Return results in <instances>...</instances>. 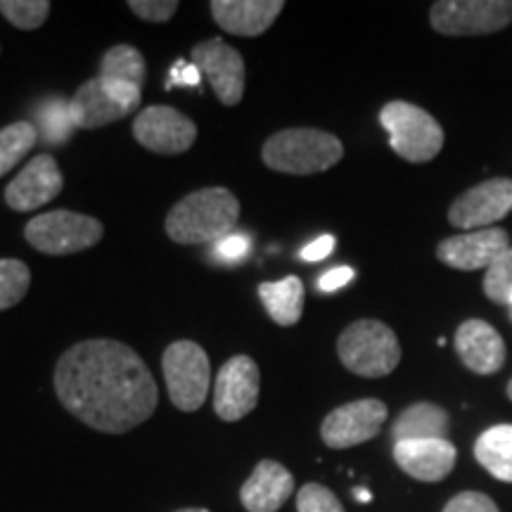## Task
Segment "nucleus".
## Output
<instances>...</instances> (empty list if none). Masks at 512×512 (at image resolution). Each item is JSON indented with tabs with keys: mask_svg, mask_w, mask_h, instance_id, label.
Listing matches in <instances>:
<instances>
[{
	"mask_svg": "<svg viewBox=\"0 0 512 512\" xmlns=\"http://www.w3.org/2000/svg\"><path fill=\"white\" fill-rule=\"evenodd\" d=\"M176 512H209L207 508H183V510H176Z\"/></svg>",
	"mask_w": 512,
	"mask_h": 512,
	"instance_id": "38",
	"label": "nucleus"
},
{
	"mask_svg": "<svg viewBox=\"0 0 512 512\" xmlns=\"http://www.w3.org/2000/svg\"><path fill=\"white\" fill-rule=\"evenodd\" d=\"M249 249H252V240L242 233H233L228 235V238L216 242L214 254L219 256L223 264H238V261L247 259Z\"/></svg>",
	"mask_w": 512,
	"mask_h": 512,
	"instance_id": "33",
	"label": "nucleus"
},
{
	"mask_svg": "<svg viewBox=\"0 0 512 512\" xmlns=\"http://www.w3.org/2000/svg\"><path fill=\"white\" fill-rule=\"evenodd\" d=\"M453 347L463 366L475 375H496L508 358L501 332L479 318H470L460 325L453 337Z\"/></svg>",
	"mask_w": 512,
	"mask_h": 512,
	"instance_id": "17",
	"label": "nucleus"
},
{
	"mask_svg": "<svg viewBox=\"0 0 512 512\" xmlns=\"http://www.w3.org/2000/svg\"><path fill=\"white\" fill-rule=\"evenodd\" d=\"M98 76L102 81L121 83V86L140 91L145 83V57L140 55L138 48L121 43L102 55Z\"/></svg>",
	"mask_w": 512,
	"mask_h": 512,
	"instance_id": "24",
	"label": "nucleus"
},
{
	"mask_svg": "<svg viewBox=\"0 0 512 512\" xmlns=\"http://www.w3.org/2000/svg\"><path fill=\"white\" fill-rule=\"evenodd\" d=\"M105 228L98 219L69 209L36 216L24 228V238L34 249L48 256H67L98 245Z\"/></svg>",
	"mask_w": 512,
	"mask_h": 512,
	"instance_id": "7",
	"label": "nucleus"
},
{
	"mask_svg": "<svg viewBox=\"0 0 512 512\" xmlns=\"http://www.w3.org/2000/svg\"><path fill=\"white\" fill-rule=\"evenodd\" d=\"M380 124L389 133V145L411 164L432 162L444 147V128L430 112L406 100H392L382 107Z\"/></svg>",
	"mask_w": 512,
	"mask_h": 512,
	"instance_id": "5",
	"label": "nucleus"
},
{
	"mask_svg": "<svg viewBox=\"0 0 512 512\" xmlns=\"http://www.w3.org/2000/svg\"><path fill=\"white\" fill-rule=\"evenodd\" d=\"M261 373L252 356H233L223 363L214 380V411L221 420L247 418L259 403Z\"/></svg>",
	"mask_w": 512,
	"mask_h": 512,
	"instance_id": "9",
	"label": "nucleus"
},
{
	"mask_svg": "<svg viewBox=\"0 0 512 512\" xmlns=\"http://www.w3.org/2000/svg\"><path fill=\"white\" fill-rule=\"evenodd\" d=\"M202 81V72L195 67V64H185V62H176L171 67L169 79H166V88L174 86H197Z\"/></svg>",
	"mask_w": 512,
	"mask_h": 512,
	"instance_id": "35",
	"label": "nucleus"
},
{
	"mask_svg": "<svg viewBox=\"0 0 512 512\" xmlns=\"http://www.w3.org/2000/svg\"><path fill=\"white\" fill-rule=\"evenodd\" d=\"M354 496H356L358 501H361V503H368V501H370V494H368L366 489H356V491H354Z\"/></svg>",
	"mask_w": 512,
	"mask_h": 512,
	"instance_id": "37",
	"label": "nucleus"
},
{
	"mask_svg": "<svg viewBox=\"0 0 512 512\" xmlns=\"http://www.w3.org/2000/svg\"><path fill=\"white\" fill-rule=\"evenodd\" d=\"M133 138L155 155H183L197 140V126L176 107L152 105L133 121Z\"/></svg>",
	"mask_w": 512,
	"mask_h": 512,
	"instance_id": "11",
	"label": "nucleus"
},
{
	"mask_svg": "<svg viewBox=\"0 0 512 512\" xmlns=\"http://www.w3.org/2000/svg\"><path fill=\"white\" fill-rule=\"evenodd\" d=\"M510 249V235L503 228H484L453 235L439 242L437 259L456 271H486Z\"/></svg>",
	"mask_w": 512,
	"mask_h": 512,
	"instance_id": "14",
	"label": "nucleus"
},
{
	"mask_svg": "<svg viewBox=\"0 0 512 512\" xmlns=\"http://www.w3.org/2000/svg\"><path fill=\"white\" fill-rule=\"evenodd\" d=\"M38 143V131L29 121H15L0 128V178L10 174Z\"/></svg>",
	"mask_w": 512,
	"mask_h": 512,
	"instance_id": "25",
	"label": "nucleus"
},
{
	"mask_svg": "<svg viewBox=\"0 0 512 512\" xmlns=\"http://www.w3.org/2000/svg\"><path fill=\"white\" fill-rule=\"evenodd\" d=\"M444 512H501L498 505L482 491H463L446 503Z\"/></svg>",
	"mask_w": 512,
	"mask_h": 512,
	"instance_id": "32",
	"label": "nucleus"
},
{
	"mask_svg": "<svg viewBox=\"0 0 512 512\" xmlns=\"http://www.w3.org/2000/svg\"><path fill=\"white\" fill-rule=\"evenodd\" d=\"M192 64L207 76L209 86L223 105H240L245 95V60L238 50L221 38H209L192 48Z\"/></svg>",
	"mask_w": 512,
	"mask_h": 512,
	"instance_id": "13",
	"label": "nucleus"
},
{
	"mask_svg": "<svg viewBox=\"0 0 512 512\" xmlns=\"http://www.w3.org/2000/svg\"><path fill=\"white\" fill-rule=\"evenodd\" d=\"M69 112H72L76 128L93 131V128H102L128 117L133 110L114 100L100 76H93V79L83 81L79 91L74 93V98L69 100Z\"/></svg>",
	"mask_w": 512,
	"mask_h": 512,
	"instance_id": "20",
	"label": "nucleus"
},
{
	"mask_svg": "<svg viewBox=\"0 0 512 512\" xmlns=\"http://www.w3.org/2000/svg\"><path fill=\"white\" fill-rule=\"evenodd\" d=\"M512 211V178H489L458 195L448 207V223L460 230L494 228Z\"/></svg>",
	"mask_w": 512,
	"mask_h": 512,
	"instance_id": "10",
	"label": "nucleus"
},
{
	"mask_svg": "<svg viewBox=\"0 0 512 512\" xmlns=\"http://www.w3.org/2000/svg\"><path fill=\"white\" fill-rule=\"evenodd\" d=\"M475 458L498 482L512 484V425H496L479 434Z\"/></svg>",
	"mask_w": 512,
	"mask_h": 512,
	"instance_id": "23",
	"label": "nucleus"
},
{
	"mask_svg": "<svg viewBox=\"0 0 512 512\" xmlns=\"http://www.w3.org/2000/svg\"><path fill=\"white\" fill-rule=\"evenodd\" d=\"M259 299L264 302L273 323L290 328L302 320L304 313V283L297 275H287L278 283H261Z\"/></svg>",
	"mask_w": 512,
	"mask_h": 512,
	"instance_id": "22",
	"label": "nucleus"
},
{
	"mask_svg": "<svg viewBox=\"0 0 512 512\" xmlns=\"http://www.w3.org/2000/svg\"><path fill=\"white\" fill-rule=\"evenodd\" d=\"M508 309H510V320H512V297H510V304H508Z\"/></svg>",
	"mask_w": 512,
	"mask_h": 512,
	"instance_id": "40",
	"label": "nucleus"
},
{
	"mask_svg": "<svg viewBox=\"0 0 512 512\" xmlns=\"http://www.w3.org/2000/svg\"><path fill=\"white\" fill-rule=\"evenodd\" d=\"M214 22L233 36L254 38L266 34L285 10L283 0H214L209 5Z\"/></svg>",
	"mask_w": 512,
	"mask_h": 512,
	"instance_id": "18",
	"label": "nucleus"
},
{
	"mask_svg": "<svg viewBox=\"0 0 512 512\" xmlns=\"http://www.w3.org/2000/svg\"><path fill=\"white\" fill-rule=\"evenodd\" d=\"M332 249H335V238L332 235H320L313 242H309L299 256H302L304 261H323L325 256L332 254Z\"/></svg>",
	"mask_w": 512,
	"mask_h": 512,
	"instance_id": "36",
	"label": "nucleus"
},
{
	"mask_svg": "<svg viewBox=\"0 0 512 512\" xmlns=\"http://www.w3.org/2000/svg\"><path fill=\"white\" fill-rule=\"evenodd\" d=\"M297 512H344V508L328 486L311 482L299 489Z\"/></svg>",
	"mask_w": 512,
	"mask_h": 512,
	"instance_id": "30",
	"label": "nucleus"
},
{
	"mask_svg": "<svg viewBox=\"0 0 512 512\" xmlns=\"http://www.w3.org/2000/svg\"><path fill=\"white\" fill-rule=\"evenodd\" d=\"M344 145L320 128H285L264 143L261 159L271 171L290 176L323 174L342 162Z\"/></svg>",
	"mask_w": 512,
	"mask_h": 512,
	"instance_id": "3",
	"label": "nucleus"
},
{
	"mask_svg": "<svg viewBox=\"0 0 512 512\" xmlns=\"http://www.w3.org/2000/svg\"><path fill=\"white\" fill-rule=\"evenodd\" d=\"M162 370L169 399L178 411H200L202 403L207 401L211 384V363L207 351L190 339H178L166 347Z\"/></svg>",
	"mask_w": 512,
	"mask_h": 512,
	"instance_id": "6",
	"label": "nucleus"
},
{
	"mask_svg": "<svg viewBox=\"0 0 512 512\" xmlns=\"http://www.w3.org/2000/svg\"><path fill=\"white\" fill-rule=\"evenodd\" d=\"M354 268L349 266H339V268H332V271L323 273L318 278V290L323 294H330V292H337L342 290L344 285H349L351 280H354Z\"/></svg>",
	"mask_w": 512,
	"mask_h": 512,
	"instance_id": "34",
	"label": "nucleus"
},
{
	"mask_svg": "<svg viewBox=\"0 0 512 512\" xmlns=\"http://www.w3.org/2000/svg\"><path fill=\"white\" fill-rule=\"evenodd\" d=\"M31 287V271L19 259H0V311L12 309L27 297Z\"/></svg>",
	"mask_w": 512,
	"mask_h": 512,
	"instance_id": "26",
	"label": "nucleus"
},
{
	"mask_svg": "<svg viewBox=\"0 0 512 512\" xmlns=\"http://www.w3.org/2000/svg\"><path fill=\"white\" fill-rule=\"evenodd\" d=\"M508 399H510V401H512V380H510V382H508Z\"/></svg>",
	"mask_w": 512,
	"mask_h": 512,
	"instance_id": "39",
	"label": "nucleus"
},
{
	"mask_svg": "<svg viewBox=\"0 0 512 512\" xmlns=\"http://www.w3.org/2000/svg\"><path fill=\"white\" fill-rule=\"evenodd\" d=\"M64 188V178L50 155H38L12 178L5 188V204L15 211H34L55 200Z\"/></svg>",
	"mask_w": 512,
	"mask_h": 512,
	"instance_id": "15",
	"label": "nucleus"
},
{
	"mask_svg": "<svg viewBox=\"0 0 512 512\" xmlns=\"http://www.w3.org/2000/svg\"><path fill=\"white\" fill-rule=\"evenodd\" d=\"M74 121L72 112H69V102L62 100H50L38 110V126L36 131H41V136L53 145H62L64 140L72 138L74 133Z\"/></svg>",
	"mask_w": 512,
	"mask_h": 512,
	"instance_id": "27",
	"label": "nucleus"
},
{
	"mask_svg": "<svg viewBox=\"0 0 512 512\" xmlns=\"http://www.w3.org/2000/svg\"><path fill=\"white\" fill-rule=\"evenodd\" d=\"M342 366L358 377H387L401 363V344L396 332L382 320L361 318L337 339Z\"/></svg>",
	"mask_w": 512,
	"mask_h": 512,
	"instance_id": "4",
	"label": "nucleus"
},
{
	"mask_svg": "<svg viewBox=\"0 0 512 512\" xmlns=\"http://www.w3.org/2000/svg\"><path fill=\"white\" fill-rule=\"evenodd\" d=\"M456 458L458 448L448 439H408L394 444L396 465L425 484H437L451 475Z\"/></svg>",
	"mask_w": 512,
	"mask_h": 512,
	"instance_id": "16",
	"label": "nucleus"
},
{
	"mask_svg": "<svg viewBox=\"0 0 512 512\" xmlns=\"http://www.w3.org/2000/svg\"><path fill=\"white\" fill-rule=\"evenodd\" d=\"M451 430V418L444 408L437 403L420 401L408 406L392 425V439L408 441V439H448Z\"/></svg>",
	"mask_w": 512,
	"mask_h": 512,
	"instance_id": "21",
	"label": "nucleus"
},
{
	"mask_svg": "<svg viewBox=\"0 0 512 512\" xmlns=\"http://www.w3.org/2000/svg\"><path fill=\"white\" fill-rule=\"evenodd\" d=\"M0 15L8 19L12 27L36 31L46 24L50 3L48 0H0Z\"/></svg>",
	"mask_w": 512,
	"mask_h": 512,
	"instance_id": "28",
	"label": "nucleus"
},
{
	"mask_svg": "<svg viewBox=\"0 0 512 512\" xmlns=\"http://www.w3.org/2000/svg\"><path fill=\"white\" fill-rule=\"evenodd\" d=\"M512 22V0H439L430 24L441 36H489Z\"/></svg>",
	"mask_w": 512,
	"mask_h": 512,
	"instance_id": "8",
	"label": "nucleus"
},
{
	"mask_svg": "<svg viewBox=\"0 0 512 512\" xmlns=\"http://www.w3.org/2000/svg\"><path fill=\"white\" fill-rule=\"evenodd\" d=\"M128 8L133 10L136 17L145 19V22L162 24L176 15L178 3L176 0H128Z\"/></svg>",
	"mask_w": 512,
	"mask_h": 512,
	"instance_id": "31",
	"label": "nucleus"
},
{
	"mask_svg": "<svg viewBox=\"0 0 512 512\" xmlns=\"http://www.w3.org/2000/svg\"><path fill=\"white\" fill-rule=\"evenodd\" d=\"M57 399L76 420L105 434H126L157 411L159 389L138 351L117 339H86L55 366Z\"/></svg>",
	"mask_w": 512,
	"mask_h": 512,
	"instance_id": "1",
	"label": "nucleus"
},
{
	"mask_svg": "<svg viewBox=\"0 0 512 512\" xmlns=\"http://www.w3.org/2000/svg\"><path fill=\"white\" fill-rule=\"evenodd\" d=\"M387 403L380 399H358L325 415L320 437L330 448H351L375 439L387 422Z\"/></svg>",
	"mask_w": 512,
	"mask_h": 512,
	"instance_id": "12",
	"label": "nucleus"
},
{
	"mask_svg": "<svg viewBox=\"0 0 512 512\" xmlns=\"http://www.w3.org/2000/svg\"><path fill=\"white\" fill-rule=\"evenodd\" d=\"M484 294L489 302L508 306L512 297V247L501 259L486 268L484 275Z\"/></svg>",
	"mask_w": 512,
	"mask_h": 512,
	"instance_id": "29",
	"label": "nucleus"
},
{
	"mask_svg": "<svg viewBox=\"0 0 512 512\" xmlns=\"http://www.w3.org/2000/svg\"><path fill=\"white\" fill-rule=\"evenodd\" d=\"M240 200L228 188H202L185 195L166 214V235L176 245H204L233 235Z\"/></svg>",
	"mask_w": 512,
	"mask_h": 512,
	"instance_id": "2",
	"label": "nucleus"
},
{
	"mask_svg": "<svg viewBox=\"0 0 512 512\" xmlns=\"http://www.w3.org/2000/svg\"><path fill=\"white\" fill-rule=\"evenodd\" d=\"M294 494V477L278 460H261L242 484L240 501L247 512H278Z\"/></svg>",
	"mask_w": 512,
	"mask_h": 512,
	"instance_id": "19",
	"label": "nucleus"
}]
</instances>
